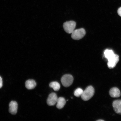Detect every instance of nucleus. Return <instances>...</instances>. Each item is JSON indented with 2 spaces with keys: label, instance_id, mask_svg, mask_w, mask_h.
I'll use <instances>...</instances> for the list:
<instances>
[{
  "label": "nucleus",
  "instance_id": "nucleus-1",
  "mask_svg": "<svg viewBox=\"0 0 121 121\" xmlns=\"http://www.w3.org/2000/svg\"><path fill=\"white\" fill-rule=\"evenodd\" d=\"M95 93L94 88L92 86H89L83 91L81 96L83 100L87 101L90 99L93 96Z\"/></svg>",
  "mask_w": 121,
  "mask_h": 121
},
{
  "label": "nucleus",
  "instance_id": "nucleus-2",
  "mask_svg": "<svg viewBox=\"0 0 121 121\" xmlns=\"http://www.w3.org/2000/svg\"><path fill=\"white\" fill-rule=\"evenodd\" d=\"M85 30L83 28L75 30L72 33V38L75 40H79L84 37L86 35Z\"/></svg>",
  "mask_w": 121,
  "mask_h": 121
},
{
  "label": "nucleus",
  "instance_id": "nucleus-3",
  "mask_svg": "<svg viewBox=\"0 0 121 121\" xmlns=\"http://www.w3.org/2000/svg\"><path fill=\"white\" fill-rule=\"evenodd\" d=\"M76 23L73 21H70L65 22L63 27L65 31L68 34H71L75 30Z\"/></svg>",
  "mask_w": 121,
  "mask_h": 121
},
{
  "label": "nucleus",
  "instance_id": "nucleus-4",
  "mask_svg": "<svg viewBox=\"0 0 121 121\" xmlns=\"http://www.w3.org/2000/svg\"><path fill=\"white\" fill-rule=\"evenodd\" d=\"M73 81V77L70 74H66L63 75L61 79L62 84L64 87H69L71 85Z\"/></svg>",
  "mask_w": 121,
  "mask_h": 121
},
{
  "label": "nucleus",
  "instance_id": "nucleus-5",
  "mask_svg": "<svg viewBox=\"0 0 121 121\" xmlns=\"http://www.w3.org/2000/svg\"><path fill=\"white\" fill-rule=\"evenodd\" d=\"M119 56L115 54L113 57L108 60L107 66L109 69H112L115 67L119 60Z\"/></svg>",
  "mask_w": 121,
  "mask_h": 121
},
{
  "label": "nucleus",
  "instance_id": "nucleus-6",
  "mask_svg": "<svg viewBox=\"0 0 121 121\" xmlns=\"http://www.w3.org/2000/svg\"><path fill=\"white\" fill-rule=\"evenodd\" d=\"M58 98L55 93H52L49 95L47 100V103L50 106H53L57 103Z\"/></svg>",
  "mask_w": 121,
  "mask_h": 121
},
{
  "label": "nucleus",
  "instance_id": "nucleus-7",
  "mask_svg": "<svg viewBox=\"0 0 121 121\" xmlns=\"http://www.w3.org/2000/svg\"><path fill=\"white\" fill-rule=\"evenodd\" d=\"M113 109L117 114L121 115V100H116L112 104Z\"/></svg>",
  "mask_w": 121,
  "mask_h": 121
},
{
  "label": "nucleus",
  "instance_id": "nucleus-8",
  "mask_svg": "<svg viewBox=\"0 0 121 121\" xmlns=\"http://www.w3.org/2000/svg\"><path fill=\"white\" fill-rule=\"evenodd\" d=\"M18 104L16 101H12L9 104V112L11 114L15 115L17 112Z\"/></svg>",
  "mask_w": 121,
  "mask_h": 121
},
{
  "label": "nucleus",
  "instance_id": "nucleus-9",
  "mask_svg": "<svg viewBox=\"0 0 121 121\" xmlns=\"http://www.w3.org/2000/svg\"><path fill=\"white\" fill-rule=\"evenodd\" d=\"M110 96L112 98L120 97L121 93L120 90L116 87H113L110 89L109 91Z\"/></svg>",
  "mask_w": 121,
  "mask_h": 121
},
{
  "label": "nucleus",
  "instance_id": "nucleus-10",
  "mask_svg": "<svg viewBox=\"0 0 121 121\" xmlns=\"http://www.w3.org/2000/svg\"><path fill=\"white\" fill-rule=\"evenodd\" d=\"M25 87L28 90H32L36 86L37 84L35 81L33 80H27L25 82Z\"/></svg>",
  "mask_w": 121,
  "mask_h": 121
},
{
  "label": "nucleus",
  "instance_id": "nucleus-11",
  "mask_svg": "<svg viewBox=\"0 0 121 121\" xmlns=\"http://www.w3.org/2000/svg\"><path fill=\"white\" fill-rule=\"evenodd\" d=\"M57 103V108L59 109H61L65 105L66 101L64 98L60 97L58 98Z\"/></svg>",
  "mask_w": 121,
  "mask_h": 121
},
{
  "label": "nucleus",
  "instance_id": "nucleus-12",
  "mask_svg": "<svg viewBox=\"0 0 121 121\" xmlns=\"http://www.w3.org/2000/svg\"><path fill=\"white\" fill-rule=\"evenodd\" d=\"M115 54L112 50L107 49L104 52V56L108 60L112 58Z\"/></svg>",
  "mask_w": 121,
  "mask_h": 121
},
{
  "label": "nucleus",
  "instance_id": "nucleus-13",
  "mask_svg": "<svg viewBox=\"0 0 121 121\" xmlns=\"http://www.w3.org/2000/svg\"><path fill=\"white\" fill-rule=\"evenodd\" d=\"M49 86L52 88L55 91H57L60 90V85L57 82H52L49 85Z\"/></svg>",
  "mask_w": 121,
  "mask_h": 121
},
{
  "label": "nucleus",
  "instance_id": "nucleus-14",
  "mask_svg": "<svg viewBox=\"0 0 121 121\" xmlns=\"http://www.w3.org/2000/svg\"><path fill=\"white\" fill-rule=\"evenodd\" d=\"M84 91L81 88H78L74 92V95L77 97H79L82 95Z\"/></svg>",
  "mask_w": 121,
  "mask_h": 121
},
{
  "label": "nucleus",
  "instance_id": "nucleus-15",
  "mask_svg": "<svg viewBox=\"0 0 121 121\" xmlns=\"http://www.w3.org/2000/svg\"><path fill=\"white\" fill-rule=\"evenodd\" d=\"M3 86V81L2 78L0 76V88H1Z\"/></svg>",
  "mask_w": 121,
  "mask_h": 121
},
{
  "label": "nucleus",
  "instance_id": "nucleus-16",
  "mask_svg": "<svg viewBox=\"0 0 121 121\" xmlns=\"http://www.w3.org/2000/svg\"><path fill=\"white\" fill-rule=\"evenodd\" d=\"M118 14L121 17V7L119 8L117 10Z\"/></svg>",
  "mask_w": 121,
  "mask_h": 121
},
{
  "label": "nucleus",
  "instance_id": "nucleus-17",
  "mask_svg": "<svg viewBox=\"0 0 121 121\" xmlns=\"http://www.w3.org/2000/svg\"><path fill=\"white\" fill-rule=\"evenodd\" d=\"M97 121H104V120H101V119H100V120H98Z\"/></svg>",
  "mask_w": 121,
  "mask_h": 121
}]
</instances>
